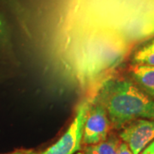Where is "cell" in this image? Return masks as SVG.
<instances>
[{
  "mask_svg": "<svg viewBox=\"0 0 154 154\" xmlns=\"http://www.w3.org/2000/svg\"><path fill=\"white\" fill-rule=\"evenodd\" d=\"M110 128L112 127L105 108L93 99L84 125L82 144L92 146L105 141Z\"/></svg>",
  "mask_w": 154,
  "mask_h": 154,
  "instance_id": "obj_3",
  "label": "cell"
},
{
  "mask_svg": "<svg viewBox=\"0 0 154 154\" xmlns=\"http://www.w3.org/2000/svg\"><path fill=\"white\" fill-rule=\"evenodd\" d=\"M119 136L133 154H140L154 140V120L137 119L131 122L122 128Z\"/></svg>",
  "mask_w": 154,
  "mask_h": 154,
  "instance_id": "obj_4",
  "label": "cell"
},
{
  "mask_svg": "<svg viewBox=\"0 0 154 154\" xmlns=\"http://www.w3.org/2000/svg\"><path fill=\"white\" fill-rule=\"evenodd\" d=\"M8 39V30L5 21L0 16V45H5Z\"/></svg>",
  "mask_w": 154,
  "mask_h": 154,
  "instance_id": "obj_8",
  "label": "cell"
},
{
  "mask_svg": "<svg viewBox=\"0 0 154 154\" xmlns=\"http://www.w3.org/2000/svg\"><path fill=\"white\" fill-rule=\"evenodd\" d=\"M92 100L86 99L77 108L75 116L66 132L49 148L40 153L33 154H75L82 146L83 129Z\"/></svg>",
  "mask_w": 154,
  "mask_h": 154,
  "instance_id": "obj_2",
  "label": "cell"
},
{
  "mask_svg": "<svg viewBox=\"0 0 154 154\" xmlns=\"http://www.w3.org/2000/svg\"><path fill=\"white\" fill-rule=\"evenodd\" d=\"M130 77L144 93L154 99V67L131 65Z\"/></svg>",
  "mask_w": 154,
  "mask_h": 154,
  "instance_id": "obj_5",
  "label": "cell"
},
{
  "mask_svg": "<svg viewBox=\"0 0 154 154\" xmlns=\"http://www.w3.org/2000/svg\"><path fill=\"white\" fill-rule=\"evenodd\" d=\"M3 2H5V4H7L9 7H11L12 8L13 10H15V11H19V5H18V3H17V0H2Z\"/></svg>",
  "mask_w": 154,
  "mask_h": 154,
  "instance_id": "obj_9",
  "label": "cell"
},
{
  "mask_svg": "<svg viewBox=\"0 0 154 154\" xmlns=\"http://www.w3.org/2000/svg\"><path fill=\"white\" fill-rule=\"evenodd\" d=\"M119 154H133L126 144L122 142L119 146Z\"/></svg>",
  "mask_w": 154,
  "mask_h": 154,
  "instance_id": "obj_10",
  "label": "cell"
},
{
  "mask_svg": "<svg viewBox=\"0 0 154 154\" xmlns=\"http://www.w3.org/2000/svg\"><path fill=\"white\" fill-rule=\"evenodd\" d=\"M120 144L118 139L111 136L101 143L86 146L83 154H119Z\"/></svg>",
  "mask_w": 154,
  "mask_h": 154,
  "instance_id": "obj_7",
  "label": "cell"
},
{
  "mask_svg": "<svg viewBox=\"0 0 154 154\" xmlns=\"http://www.w3.org/2000/svg\"><path fill=\"white\" fill-rule=\"evenodd\" d=\"M7 154H33V152L26 151V150H19V151H16V152H13Z\"/></svg>",
  "mask_w": 154,
  "mask_h": 154,
  "instance_id": "obj_12",
  "label": "cell"
},
{
  "mask_svg": "<svg viewBox=\"0 0 154 154\" xmlns=\"http://www.w3.org/2000/svg\"><path fill=\"white\" fill-rule=\"evenodd\" d=\"M140 154H154V140L144 149Z\"/></svg>",
  "mask_w": 154,
  "mask_h": 154,
  "instance_id": "obj_11",
  "label": "cell"
},
{
  "mask_svg": "<svg viewBox=\"0 0 154 154\" xmlns=\"http://www.w3.org/2000/svg\"><path fill=\"white\" fill-rule=\"evenodd\" d=\"M131 65L154 67V38L138 47L131 57Z\"/></svg>",
  "mask_w": 154,
  "mask_h": 154,
  "instance_id": "obj_6",
  "label": "cell"
},
{
  "mask_svg": "<svg viewBox=\"0 0 154 154\" xmlns=\"http://www.w3.org/2000/svg\"><path fill=\"white\" fill-rule=\"evenodd\" d=\"M93 99L105 108L116 129L137 119L154 120V99L130 80H107Z\"/></svg>",
  "mask_w": 154,
  "mask_h": 154,
  "instance_id": "obj_1",
  "label": "cell"
}]
</instances>
